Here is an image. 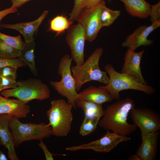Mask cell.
<instances>
[{
	"label": "cell",
	"mask_w": 160,
	"mask_h": 160,
	"mask_svg": "<svg viewBox=\"0 0 160 160\" xmlns=\"http://www.w3.org/2000/svg\"><path fill=\"white\" fill-rule=\"evenodd\" d=\"M18 83L17 87L3 90L1 95L7 98L15 97L25 104L33 100H43L50 96L48 86L39 79L31 78Z\"/></svg>",
	"instance_id": "6"
},
{
	"label": "cell",
	"mask_w": 160,
	"mask_h": 160,
	"mask_svg": "<svg viewBox=\"0 0 160 160\" xmlns=\"http://www.w3.org/2000/svg\"><path fill=\"white\" fill-rule=\"evenodd\" d=\"M30 112V107L17 99H11L0 94V114H7L19 119L26 117Z\"/></svg>",
	"instance_id": "16"
},
{
	"label": "cell",
	"mask_w": 160,
	"mask_h": 160,
	"mask_svg": "<svg viewBox=\"0 0 160 160\" xmlns=\"http://www.w3.org/2000/svg\"><path fill=\"white\" fill-rule=\"evenodd\" d=\"M131 16L141 19L149 17L151 5L145 0H119Z\"/></svg>",
	"instance_id": "19"
},
{
	"label": "cell",
	"mask_w": 160,
	"mask_h": 160,
	"mask_svg": "<svg viewBox=\"0 0 160 160\" xmlns=\"http://www.w3.org/2000/svg\"><path fill=\"white\" fill-rule=\"evenodd\" d=\"M129 160H142L140 157L137 154L132 155L128 159Z\"/></svg>",
	"instance_id": "36"
},
{
	"label": "cell",
	"mask_w": 160,
	"mask_h": 160,
	"mask_svg": "<svg viewBox=\"0 0 160 160\" xmlns=\"http://www.w3.org/2000/svg\"><path fill=\"white\" fill-rule=\"evenodd\" d=\"M76 106L84 112L85 117L89 118L100 119L104 113L102 105H99L82 99L77 98L76 101Z\"/></svg>",
	"instance_id": "21"
},
{
	"label": "cell",
	"mask_w": 160,
	"mask_h": 160,
	"mask_svg": "<svg viewBox=\"0 0 160 160\" xmlns=\"http://www.w3.org/2000/svg\"><path fill=\"white\" fill-rule=\"evenodd\" d=\"M17 11V8L10 7L0 11V23L1 20L8 15L16 12ZM1 28L0 27V30Z\"/></svg>",
	"instance_id": "33"
},
{
	"label": "cell",
	"mask_w": 160,
	"mask_h": 160,
	"mask_svg": "<svg viewBox=\"0 0 160 160\" xmlns=\"http://www.w3.org/2000/svg\"><path fill=\"white\" fill-rule=\"evenodd\" d=\"M159 134V130L141 133L142 143L136 153L140 157L142 160H153L155 159Z\"/></svg>",
	"instance_id": "14"
},
{
	"label": "cell",
	"mask_w": 160,
	"mask_h": 160,
	"mask_svg": "<svg viewBox=\"0 0 160 160\" xmlns=\"http://www.w3.org/2000/svg\"><path fill=\"white\" fill-rule=\"evenodd\" d=\"M103 52V48H96L81 65H76L71 67L72 75L76 83L77 92L79 91L85 83L96 81L105 85L108 82L109 78L105 71H102L99 63Z\"/></svg>",
	"instance_id": "2"
},
{
	"label": "cell",
	"mask_w": 160,
	"mask_h": 160,
	"mask_svg": "<svg viewBox=\"0 0 160 160\" xmlns=\"http://www.w3.org/2000/svg\"><path fill=\"white\" fill-rule=\"evenodd\" d=\"M108 106L98 124L104 129L127 136L134 131L137 127L127 122L128 114L135 107L134 101L130 98L118 100Z\"/></svg>",
	"instance_id": "1"
},
{
	"label": "cell",
	"mask_w": 160,
	"mask_h": 160,
	"mask_svg": "<svg viewBox=\"0 0 160 160\" xmlns=\"http://www.w3.org/2000/svg\"><path fill=\"white\" fill-rule=\"evenodd\" d=\"M131 140L130 137L110 130L100 138L95 141L79 145L66 148L65 150L75 151L81 150L90 149L97 152L108 153L119 143Z\"/></svg>",
	"instance_id": "8"
},
{
	"label": "cell",
	"mask_w": 160,
	"mask_h": 160,
	"mask_svg": "<svg viewBox=\"0 0 160 160\" xmlns=\"http://www.w3.org/2000/svg\"><path fill=\"white\" fill-rule=\"evenodd\" d=\"M144 50L137 52L127 49L124 57L121 73L125 74L142 84L148 85L142 74L140 63Z\"/></svg>",
	"instance_id": "13"
},
{
	"label": "cell",
	"mask_w": 160,
	"mask_h": 160,
	"mask_svg": "<svg viewBox=\"0 0 160 160\" xmlns=\"http://www.w3.org/2000/svg\"><path fill=\"white\" fill-rule=\"evenodd\" d=\"M160 26V20L152 23L149 26L141 25L133 32L127 36L122 44L123 47L133 51L141 46H147L152 44L153 40L148 39V37L153 31Z\"/></svg>",
	"instance_id": "12"
},
{
	"label": "cell",
	"mask_w": 160,
	"mask_h": 160,
	"mask_svg": "<svg viewBox=\"0 0 160 160\" xmlns=\"http://www.w3.org/2000/svg\"><path fill=\"white\" fill-rule=\"evenodd\" d=\"M7 158L5 154L1 151H0V160H7Z\"/></svg>",
	"instance_id": "37"
},
{
	"label": "cell",
	"mask_w": 160,
	"mask_h": 160,
	"mask_svg": "<svg viewBox=\"0 0 160 160\" xmlns=\"http://www.w3.org/2000/svg\"><path fill=\"white\" fill-rule=\"evenodd\" d=\"M129 113L134 124L139 128L141 133L160 130V117L153 111L145 108L135 107Z\"/></svg>",
	"instance_id": "11"
},
{
	"label": "cell",
	"mask_w": 160,
	"mask_h": 160,
	"mask_svg": "<svg viewBox=\"0 0 160 160\" xmlns=\"http://www.w3.org/2000/svg\"><path fill=\"white\" fill-rule=\"evenodd\" d=\"M0 38L13 47L20 50L23 49L25 44V43L22 41L20 35L12 36L0 32Z\"/></svg>",
	"instance_id": "26"
},
{
	"label": "cell",
	"mask_w": 160,
	"mask_h": 160,
	"mask_svg": "<svg viewBox=\"0 0 160 160\" xmlns=\"http://www.w3.org/2000/svg\"><path fill=\"white\" fill-rule=\"evenodd\" d=\"M9 126L13 137L15 147L24 142L40 140L52 135V128L48 124L23 123L16 117L11 116Z\"/></svg>",
	"instance_id": "5"
},
{
	"label": "cell",
	"mask_w": 160,
	"mask_h": 160,
	"mask_svg": "<svg viewBox=\"0 0 160 160\" xmlns=\"http://www.w3.org/2000/svg\"><path fill=\"white\" fill-rule=\"evenodd\" d=\"M11 115L0 114V145L8 150V158L10 160H18L15 150V145L12 133L9 126Z\"/></svg>",
	"instance_id": "15"
},
{
	"label": "cell",
	"mask_w": 160,
	"mask_h": 160,
	"mask_svg": "<svg viewBox=\"0 0 160 160\" xmlns=\"http://www.w3.org/2000/svg\"><path fill=\"white\" fill-rule=\"evenodd\" d=\"M149 17L152 23L160 20V1L151 6Z\"/></svg>",
	"instance_id": "30"
},
{
	"label": "cell",
	"mask_w": 160,
	"mask_h": 160,
	"mask_svg": "<svg viewBox=\"0 0 160 160\" xmlns=\"http://www.w3.org/2000/svg\"><path fill=\"white\" fill-rule=\"evenodd\" d=\"M12 4L11 7L13 8L19 7L31 0H10Z\"/></svg>",
	"instance_id": "35"
},
{
	"label": "cell",
	"mask_w": 160,
	"mask_h": 160,
	"mask_svg": "<svg viewBox=\"0 0 160 160\" xmlns=\"http://www.w3.org/2000/svg\"><path fill=\"white\" fill-rule=\"evenodd\" d=\"M121 11L111 9L103 4L100 11V20L101 26L108 27L112 24L121 14Z\"/></svg>",
	"instance_id": "23"
},
{
	"label": "cell",
	"mask_w": 160,
	"mask_h": 160,
	"mask_svg": "<svg viewBox=\"0 0 160 160\" xmlns=\"http://www.w3.org/2000/svg\"><path fill=\"white\" fill-rule=\"evenodd\" d=\"M109 2H111V0H107Z\"/></svg>",
	"instance_id": "38"
},
{
	"label": "cell",
	"mask_w": 160,
	"mask_h": 160,
	"mask_svg": "<svg viewBox=\"0 0 160 160\" xmlns=\"http://www.w3.org/2000/svg\"><path fill=\"white\" fill-rule=\"evenodd\" d=\"M72 60L71 57L67 54L62 57L57 70V73L61 76V79L59 81H51L50 84L55 90L63 97L66 98L68 102L76 109V101L78 93L71 70Z\"/></svg>",
	"instance_id": "7"
},
{
	"label": "cell",
	"mask_w": 160,
	"mask_h": 160,
	"mask_svg": "<svg viewBox=\"0 0 160 160\" xmlns=\"http://www.w3.org/2000/svg\"><path fill=\"white\" fill-rule=\"evenodd\" d=\"M35 44L34 39L29 42H25L23 49L20 50L19 57L29 67L32 73L37 76L38 72L35 60Z\"/></svg>",
	"instance_id": "20"
},
{
	"label": "cell",
	"mask_w": 160,
	"mask_h": 160,
	"mask_svg": "<svg viewBox=\"0 0 160 160\" xmlns=\"http://www.w3.org/2000/svg\"><path fill=\"white\" fill-rule=\"evenodd\" d=\"M40 142L38 144L43 151L45 156L46 159L47 160H53L54 159L53 155H56L50 152L48 149L46 145L44 143L42 140H40Z\"/></svg>",
	"instance_id": "32"
},
{
	"label": "cell",
	"mask_w": 160,
	"mask_h": 160,
	"mask_svg": "<svg viewBox=\"0 0 160 160\" xmlns=\"http://www.w3.org/2000/svg\"><path fill=\"white\" fill-rule=\"evenodd\" d=\"M99 118H89L84 117L80 127L79 133L82 136L88 135L96 129Z\"/></svg>",
	"instance_id": "24"
},
{
	"label": "cell",
	"mask_w": 160,
	"mask_h": 160,
	"mask_svg": "<svg viewBox=\"0 0 160 160\" xmlns=\"http://www.w3.org/2000/svg\"><path fill=\"white\" fill-rule=\"evenodd\" d=\"M49 31L58 36L68 30L73 23V21L63 15H58L49 20Z\"/></svg>",
	"instance_id": "22"
},
{
	"label": "cell",
	"mask_w": 160,
	"mask_h": 160,
	"mask_svg": "<svg viewBox=\"0 0 160 160\" xmlns=\"http://www.w3.org/2000/svg\"><path fill=\"white\" fill-rule=\"evenodd\" d=\"M77 98L96 104L102 105L105 103L110 102L114 99L107 91L100 87L91 86L78 93Z\"/></svg>",
	"instance_id": "18"
},
{
	"label": "cell",
	"mask_w": 160,
	"mask_h": 160,
	"mask_svg": "<svg viewBox=\"0 0 160 160\" xmlns=\"http://www.w3.org/2000/svg\"><path fill=\"white\" fill-rule=\"evenodd\" d=\"M25 63L20 58H6L0 57V68L10 65L17 68L26 65Z\"/></svg>",
	"instance_id": "29"
},
{
	"label": "cell",
	"mask_w": 160,
	"mask_h": 160,
	"mask_svg": "<svg viewBox=\"0 0 160 160\" xmlns=\"http://www.w3.org/2000/svg\"><path fill=\"white\" fill-rule=\"evenodd\" d=\"M104 69L109 76L108 82L105 85L100 87L109 93L114 99L119 100V93L124 90H136L149 95L155 92L153 87L140 83L127 75L118 72L111 64H107Z\"/></svg>",
	"instance_id": "3"
},
{
	"label": "cell",
	"mask_w": 160,
	"mask_h": 160,
	"mask_svg": "<svg viewBox=\"0 0 160 160\" xmlns=\"http://www.w3.org/2000/svg\"><path fill=\"white\" fill-rule=\"evenodd\" d=\"M145 0V1H147V0Z\"/></svg>",
	"instance_id": "39"
},
{
	"label": "cell",
	"mask_w": 160,
	"mask_h": 160,
	"mask_svg": "<svg viewBox=\"0 0 160 160\" xmlns=\"http://www.w3.org/2000/svg\"><path fill=\"white\" fill-rule=\"evenodd\" d=\"M17 68L16 67L10 65L0 68V76H13L16 78Z\"/></svg>",
	"instance_id": "31"
},
{
	"label": "cell",
	"mask_w": 160,
	"mask_h": 160,
	"mask_svg": "<svg viewBox=\"0 0 160 160\" xmlns=\"http://www.w3.org/2000/svg\"><path fill=\"white\" fill-rule=\"evenodd\" d=\"M51 107L46 112L52 135L67 136L70 132L73 120V105L63 99L52 100Z\"/></svg>",
	"instance_id": "4"
},
{
	"label": "cell",
	"mask_w": 160,
	"mask_h": 160,
	"mask_svg": "<svg viewBox=\"0 0 160 160\" xmlns=\"http://www.w3.org/2000/svg\"><path fill=\"white\" fill-rule=\"evenodd\" d=\"M16 78L13 76H0V93L3 90L15 88L18 85Z\"/></svg>",
	"instance_id": "28"
},
{
	"label": "cell",
	"mask_w": 160,
	"mask_h": 160,
	"mask_svg": "<svg viewBox=\"0 0 160 160\" xmlns=\"http://www.w3.org/2000/svg\"><path fill=\"white\" fill-rule=\"evenodd\" d=\"M20 51L0 38V57L12 58L19 57Z\"/></svg>",
	"instance_id": "25"
},
{
	"label": "cell",
	"mask_w": 160,
	"mask_h": 160,
	"mask_svg": "<svg viewBox=\"0 0 160 160\" xmlns=\"http://www.w3.org/2000/svg\"><path fill=\"white\" fill-rule=\"evenodd\" d=\"M48 13L44 11L37 19L33 21L15 24H0L1 28L11 29L19 32L24 36L25 42L31 41L34 38L33 35Z\"/></svg>",
	"instance_id": "17"
},
{
	"label": "cell",
	"mask_w": 160,
	"mask_h": 160,
	"mask_svg": "<svg viewBox=\"0 0 160 160\" xmlns=\"http://www.w3.org/2000/svg\"><path fill=\"white\" fill-rule=\"evenodd\" d=\"M85 0H74V4L69 19L73 21H77L80 15L84 8Z\"/></svg>",
	"instance_id": "27"
},
{
	"label": "cell",
	"mask_w": 160,
	"mask_h": 160,
	"mask_svg": "<svg viewBox=\"0 0 160 160\" xmlns=\"http://www.w3.org/2000/svg\"><path fill=\"white\" fill-rule=\"evenodd\" d=\"M102 0H85L84 8H88L94 7L99 4Z\"/></svg>",
	"instance_id": "34"
},
{
	"label": "cell",
	"mask_w": 160,
	"mask_h": 160,
	"mask_svg": "<svg viewBox=\"0 0 160 160\" xmlns=\"http://www.w3.org/2000/svg\"><path fill=\"white\" fill-rule=\"evenodd\" d=\"M104 1L102 0L94 7L84 8L77 20L82 25L86 40L88 41L91 42L95 39L102 28L100 20V13Z\"/></svg>",
	"instance_id": "9"
},
{
	"label": "cell",
	"mask_w": 160,
	"mask_h": 160,
	"mask_svg": "<svg viewBox=\"0 0 160 160\" xmlns=\"http://www.w3.org/2000/svg\"><path fill=\"white\" fill-rule=\"evenodd\" d=\"M66 40L71 52V57L76 65H82L84 61L86 36L82 25L79 23L72 25L68 30Z\"/></svg>",
	"instance_id": "10"
}]
</instances>
